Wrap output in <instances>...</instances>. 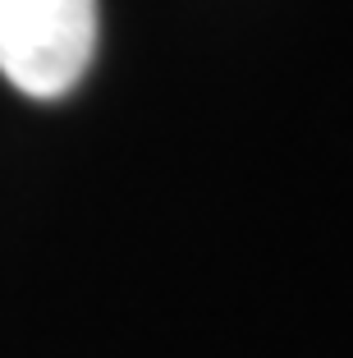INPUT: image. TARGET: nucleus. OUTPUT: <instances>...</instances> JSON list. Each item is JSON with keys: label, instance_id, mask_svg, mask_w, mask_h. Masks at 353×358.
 <instances>
[{"label": "nucleus", "instance_id": "obj_1", "mask_svg": "<svg viewBox=\"0 0 353 358\" xmlns=\"http://www.w3.org/2000/svg\"><path fill=\"white\" fill-rule=\"evenodd\" d=\"M96 0H0V74L23 96L73 92L96 55Z\"/></svg>", "mask_w": 353, "mask_h": 358}]
</instances>
